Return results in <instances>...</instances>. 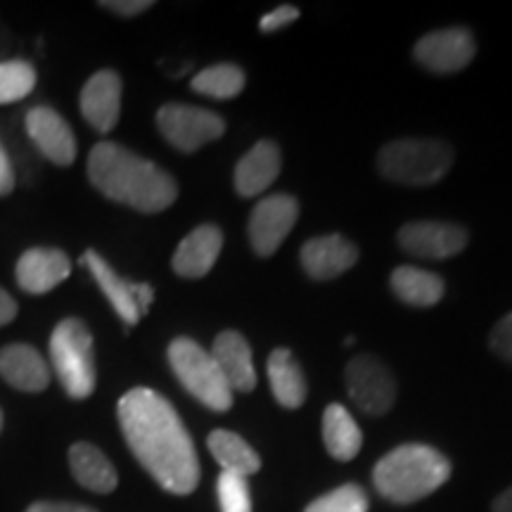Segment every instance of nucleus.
Returning a JSON list of instances; mask_svg holds the SVG:
<instances>
[{"label": "nucleus", "mask_w": 512, "mask_h": 512, "mask_svg": "<svg viewBox=\"0 0 512 512\" xmlns=\"http://www.w3.org/2000/svg\"><path fill=\"white\" fill-rule=\"evenodd\" d=\"M489 342H491V349H494V354L512 366V311L508 316L498 320L496 328L491 330Z\"/></svg>", "instance_id": "c756f323"}, {"label": "nucleus", "mask_w": 512, "mask_h": 512, "mask_svg": "<svg viewBox=\"0 0 512 512\" xmlns=\"http://www.w3.org/2000/svg\"><path fill=\"white\" fill-rule=\"evenodd\" d=\"M299 216V204L290 195H271L256 204L249 216V242L259 256L278 252Z\"/></svg>", "instance_id": "9d476101"}, {"label": "nucleus", "mask_w": 512, "mask_h": 512, "mask_svg": "<svg viewBox=\"0 0 512 512\" xmlns=\"http://www.w3.org/2000/svg\"><path fill=\"white\" fill-rule=\"evenodd\" d=\"M36 69L29 62H0V105H10L34 91Z\"/></svg>", "instance_id": "bb28decb"}, {"label": "nucleus", "mask_w": 512, "mask_h": 512, "mask_svg": "<svg viewBox=\"0 0 512 512\" xmlns=\"http://www.w3.org/2000/svg\"><path fill=\"white\" fill-rule=\"evenodd\" d=\"M214 356L216 366L226 377L228 387L233 392H252L256 387V370H254V358L252 349H249L247 339L235 330L221 332L219 337L214 339Z\"/></svg>", "instance_id": "a211bd4d"}, {"label": "nucleus", "mask_w": 512, "mask_h": 512, "mask_svg": "<svg viewBox=\"0 0 512 512\" xmlns=\"http://www.w3.org/2000/svg\"><path fill=\"white\" fill-rule=\"evenodd\" d=\"M223 247V233L216 226L195 228L178 245L171 266L181 278H202L214 268Z\"/></svg>", "instance_id": "aec40b11"}, {"label": "nucleus", "mask_w": 512, "mask_h": 512, "mask_svg": "<svg viewBox=\"0 0 512 512\" xmlns=\"http://www.w3.org/2000/svg\"><path fill=\"white\" fill-rule=\"evenodd\" d=\"M358 261V249L342 235L313 238L302 247L304 271L316 280H332L347 273Z\"/></svg>", "instance_id": "dca6fc26"}, {"label": "nucleus", "mask_w": 512, "mask_h": 512, "mask_svg": "<svg viewBox=\"0 0 512 512\" xmlns=\"http://www.w3.org/2000/svg\"><path fill=\"white\" fill-rule=\"evenodd\" d=\"M494 512H512V486L494 501Z\"/></svg>", "instance_id": "c9c22d12"}, {"label": "nucleus", "mask_w": 512, "mask_h": 512, "mask_svg": "<svg viewBox=\"0 0 512 512\" xmlns=\"http://www.w3.org/2000/svg\"><path fill=\"white\" fill-rule=\"evenodd\" d=\"M399 245L422 259H451L467 245V230L453 223L418 221L399 230Z\"/></svg>", "instance_id": "f8f14e48"}, {"label": "nucleus", "mask_w": 512, "mask_h": 512, "mask_svg": "<svg viewBox=\"0 0 512 512\" xmlns=\"http://www.w3.org/2000/svg\"><path fill=\"white\" fill-rule=\"evenodd\" d=\"M280 166H283L280 147L273 140H261L235 166V190L242 197L261 195L275 183Z\"/></svg>", "instance_id": "6ab92c4d"}, {"label": "nucleus", "mask_w": 512, "mask_h": 512, "mask_svg": "<svg viewBox=\"0 0 512 512\" xmlns=\"http://www.w3.org/2000/svg\"><path fill=\"white\" fill-rule=\"evenodd\" d=\"M451 164V147L430 138L394 140L377 155L380 174L403 185H434L448 174Z\"/></svg>", "instance_id": "20e7f679"}, {"label": "nucleus", "mask_w": 512, "mask_h": 512, "mask_svg": "<svg viewBox=\"0 0 512 512\" xmlns=\"http://www.w3.org/2000/svg\"><path fill=\"white\" fill-rule=\"evenodd\" d=\"M27 512H98L88 505L81 503H57V501H38L34 505H29Z\"/></svg>", "instance_id": "473e14b6"}, {"label": "nucleus", "mask_w": 512, "mask_h": 512, "mask_svg": "<svg viewBox=\"0 0 512 512\" xmlns=\"http://www.w3.org/2000/svg\"><path fill=\"white\" fill-rule=\"evenodd\" d=\"M451 477L444 453L425 444H403L389 451L373 470L377 494L396 505H411L434 494Z\"/></svg>", "instance_id": "7ed1b4c3"}, {"label": "nucleus", "mask_w": 512, "mask_h": 512, "mask_svg": "<svg viewBox=\"0 0 512 512\" xmlns=\"http://www.w3.org/2000/svg\"><path fill=\"white\" fill-rule=\"evenodd\" d=\"M475 53V38L460 27L432 31L415 43V60L434 74L460 72L472 62Z\"/></svg>", "instance_id": "9b49d317"}, {"label": "nucleus", "mask_w": 512, "mask_h": 512, "mask_svg": "<svg viewBox=\"0 0 512 512\" xmlns=\"http://www.w3.org/2000/svg\"><path fill=\"white\" fill-rule=\"evenodd\" d=\"M12 190H15V171H12L8 152L0 145V197L10 195Z\"/></svg>", "instance_id": "72a5a7b5"}, {"label": "nucleus", "mask_w": 512, "mask_h": 512, "mask_svg": "<svg viewBox=\"0 0 512 512\" xmlns=\"http://www.w3.org/2000/svg\"><path fill=\"white\" fill-rule=\"evenodd\" d=\"M245 72L238 64H214L192 79V91L214 100H230L245 88Z\"/></svg>", "instance_id": "a878e982"}, {"label": "nucleus", "mask_w": 512, "mask_h": 512, "mask_svg": "<svg viewBox=\"0 0 512 512\" xmlns=\"http://www.w3.org/2000/svg\"><path fill=\"white\" fill-rule=\"evenodd\" d=\"M15 316H17L15 299H12L5 290H0V328H3V325H8L10 320H15Z\"/></svg>", "instance_id": "f704fd0d"}, {"label": "nucleus", "mask_w": 512, "mask_h": 512, "mask_svg": "<svg viewBox=\"0 0 512 512\" xmlns=\"http://www.w3.org/2000/svg\"><path fill=\"white\" fill-rule=\"evenodd\" d=\"M207 446L211 456L221 463L223 472H230V475H238L245 479L259 472L261 458L256 456L254 448L249 446L240 434L228 430H214L209 434Z\"/></svg>", "instance_id": "b1692460"}, {"label": "nucleus", "mask_w": 512, "mask_h": 512, "mask_svg": "<svg viewBox=\"0 0 512 512\" xmlns=\"http://www.w3.org/2000/svg\"><path fill=\"white\" fill-rule=\"evenodd\" d=\"M0 377L19 392H43L50 384V368L29 344H8L0 349Z\"/></svg>", "instance_id": "f3484780"}, {"label": "nucleus", "mask_w": 512, "mask_h": 512, "mask_svg": "<svg viewBox=\"0 0 512 512\" xmlns=\"http://www.w3.org/2000/svg\"><path fill=\"white\" fill-rule=\"evenodd\" d=\"M27 131L50 162L69 166L76 159V138L60 114L50 107H34L27 114Z\"/></svg>", "instance_id": "2eb2a0df"}, {"label": "nucleus", "mask_w": 512, "mask_h": 512, "mask_svg": "<svg viewBox=\"0 0 512 512\" xmlns=\"http://www.w3.org/2000/svg\"><path fill=\"white\" fill-rule=\"evenodd\" d=\"M0 430H3V411H0Z\"/></svg>", "instance_id": "e433bc0d"}, {"label": "nucleus", "mask_w": 512, "mask_h": 512, "mask_svg": "<svg viewBox=\"0 0 512 512\" xmlns=\"http://www.w3.org/2000/svg\"><path fill=\"white\" fill-rule=\"evenodd\" d=\"M347 389L351 401L368 415L392 411L396 401V382L389 368L375 356H356L347 366Z\"/></svg>", "instance_id": "6e6552de"}, {"label": "nucleus", "mask_w": 512, "mask_h": 512, "mask_svg": "<svg viewBox=\"0 0 512 512\" xmlns=\"http://www.w3.org/2000/svg\"><path fill=\"white\" fill-rule=\"evenodd\" d=\"M216 491H219L221 512H252V496H249L245 477L221 472Z\"/></svg>", "instance_id": "c85d7f7f"}, {"label": "nucleus", "mask_w": 512, "mask_h": 512, "mask_svg": "<svg viewBox=\"0 0 512 512\" xmlns=\"http://www.w3.org/2000/svg\"><path fill=\"white\" fill-rule=\"evenodd\" d=\"M268 382H271L275 401L290 411L302 406L309 394L302 366L290 349H275L268 358Z\"/></svg>", "instance_id": "4be33fe9"}, {"label": "nucleus", "mask_w": 512, "mask_h": 512, "mask_svg": "<svg viewBox=\"0 0 512 512\" xmlns=\"http://www.w3.org/2000/svg\"><path fill=\"white\" fill-rule=\"evenodd\" d=\"M69 467H72L76 482L95 494H112L119 484L114 465L98 446L88 444V441H79L69 448Z\"/></svg>", "instance_id": "412c9836"}, {"label": "nucleus", "mask_w": 512, "mask_h": 512, "mask_svg": "<svg viewBox=\"0 0 512 512\" xmlns=\"http://www.w3.org/2000/svg\"><path fill=\"white\" fill-rule=\"evenodd\" d=\"M392 290L411 306H434L444 297V280L415 266H399L392 273Z\"/></svg>", "instance_id": "393cba45"}, {"label": "nucleus", "mask_w": 512, "mask_h": 512, "mask_svg": "<svg viewBox=\"0 0 512 512\" xmlns=\"http://www.w3.org/2000/svg\"><path fill=\"white\" fill-rule=\"evenodd\" d=\"M102 8L117 12V15H124V17H136L140 12L150 10L152 3L150 0H112V3H100Z\"/></svg>", "instance_id": "2f4dec72"}, {"label": "nucleus", "mask_w": 512, "mask_h": 512, "mask_svg": "<svg viewBox=\"0 0 512 512\" xmlns=\"http://www.w3.org/2000/svg\"><path fill=\"white\" fill-rule=\"evenodd\" d=\"M304 512H368V496L358 484H344L316 498Z\"/></svg>", "instance_id": "cd10ccee"}, {"label": "nucleus", "mask_w": 512, "mask_h": 512, "mask_svg": "<svg viewBox=\"0 0 512 512\" xmlns=\"http://www.w3.org/2000/svg\"><path fill=\"white\" fill-rule=\"evenodd\" d=\"M72 273V261L60 249H29L17 261V285L29 294H46Z\"/></svg>", "instance_id": "4468645a"}, {"label": "nucleus", "mask_w": 512, "mask_h": 512, "mask_svg": "<svg viewBox=\"0 0 512 512\" xmlns=\"http://www.w3.org/2000/svg\"><path fill=\"white\" fill-rule=\"evenodd\" d=\"M169 363L178 382L211 411L223 413L233 406V389L228 387L211 351L202 349L195 339H174L169 344Z\"/></svg>", "instance_id": "423d86ee"}, {"label": "nucleus", "mask_w": 512, "mask_h": 512, "mask_svg": "<svg viewBox=\"0 0 512 512\" xmlns=\"http://www.w3.org/2000/svg\"><path fill=\"white\" fill-rule=\"evenodd\" d=\"M297 17H299V10L294 8V5H280V8H275L268 12V15L261 17L259 29L264 31V34H271V31H278L287 27V24H292Z\"/></svg>", "instance_id": "7c9ffc66"}, {"label": "nucleus", "mask_w": 512, "mask_h": 512, "mask_svg": "<svg viewBox=\"0 0 512 512\" xmlns=\"http://www.w3.org/2000/svg\"><path fill=\"white\" fill-rule=\"evenodd\" d=\"M83 264L91 268L95 283L100 285V290L105 292V297L110 299L114 311L119 313V318L126 325H136L143 313L150 309L152 299H155V290L145 283H133V280L121 278L114 268L107 264L105 259L93 249H88L83 254Z\"/></svg>", "instance_id": "1a4fd4ad"}, {"label": "nucleus", "mask_w": 512, "mask_h": 512, "mask_svg": "<svg viewBox=\"0 0 512 512\" xmlns=\"http://www.w3.org/2000/svg\"><path fill=\"white\" fill-rule=\"evenodd\" d=\"M323 441L332 458L351 460L358 456L363 444V434L358 430L356 420L339 403L325 408L323 413Z\"/></svg>", "instance_id": "5701e85b"}, {"label": "nucleus", "mask_w": 512, "mask_h": 512, "mask_svg": "<svg viewBox=\"0 0 512 512\" xmlns=\"http://www.w3.org/2000/svg\"><path fill=\"white\" fill-rule=\"evenodd\" d=\"M50 361L64 392L72 399H86L95 389L93 337L79 318H64L50 337Z\"/></svg>", "instance_id": "39448f33"}, {"label": "nucleus", "mask_w": 512, "mask_h": 512, "mask_svg": "<svg viewBox=\"0 0 512 512\" xmlns=\"http://www.w3.org/2000/svg\"><path fill=\"white\" fill-rule=\"evenodd\" d=\"M81 114L95 131L110 133L121 114V79L112 69L93 74L81 91Z\"/></svg>", "instance_id": "ddd939ff"}, {"label": "nucleus", "mask_w": 512, "mask_h": 512, "mask_svg": "<svg viewBox=\"0 0 512 512\" xmlns=\"http://www.w3.org/2000/svg\"><path fill=\"white\" fill-rule=\"evenodd\" d=\"M157 126L162 136L181 152L200 150L202 145L226 133V121L219 114L202 110V107L181 105V102L164 105L157 112Z\"/></svg>", "instance_id": "0eeeda50"}, {"label": "nucleus", "mask_w": 512, "mask_h": 512, "mask_svg": "<svg viewBox=\"0 0 512 512\" xmlns=\"http://www.w3.org/2000/svg\"><path fill=\"white\" fill-rule=\"evenodd\" d=\"M119 425L138 463L162 489L188 496L200 484V460L176 408L155 389L136 387L119 399Z\"/></svg>", "instance_id": "f257e3e1"}, {"label": "nucleus", "mask_w": 512, "mask_h": 512, "mask_svg": "<svg viewBox=\"0 0 512 512\" xmlns=\"http://www.w3.org/2000/svg\"><path fill=\"white\" fill-rule=\"evenodd\" d=\"M88 178L105 197L143 214L169 209L178 197V185L164 169L117 143L93 147Z\"/></svg>", "instance_id": "f03ea898"}]
</instances>
